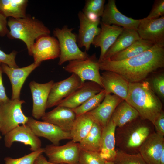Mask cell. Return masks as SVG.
Segmentation results:
<instances>
[{
  "mask_svg": "<svg viewBox=\"0 0 164 164\" xmlns=\"http://www.w3.org/2000/svg\"><path fill=\"white\" fill-rule=\"evenodd\" d=\"M100 69L114 72L128 82H140L150 73L164 67V47L154 45L136 56L120 61L109 59L99 62Z\"/></svg>",
  "mask_w": 164,
  "mask_h": 164,
  "instance_id": "6da1fadb",
  "label": "cell"
},
{
  "mask_svg": "<svg viewBox=\"0 0 164 164\" xmlns=\"http://www.w3.org/2000/svg\"><path fill=\"white\" fill-rule=\"evenodd\" d=\"M125 101L138 111L142 119L149 121L153 125L162 111L160 99L149 83L145 80L129 83Z\"/></svg>",
  "mask_w": 164,
  "mask_h": 164,
  "instance_id": "7a4b0ae2",
  "label": "cell"
},
{
  "mask_svg": "<svg viewBox=\"0 0 164 164\" xmlns=\"http://www.w3.org/2000/svg\"><path fill=\"white\" fill-rule=\"evenodd\" d=\"M10 30L7 35L8 38L18 39L23 41L26 46L29 55L35 39L45 36L50 35V31L41 22L30 16L15 19L10 18L7 21Z\"/></svg>",
  "mask_w": 164,
  "mask_h": 164,
  "instance_id": "3957f363",
  "label": "cell"
},
{
  "mask_svg": "<svg viewBox=\"0 0 164 164\" xmlns=\"http://www.w3.org/2000/svg\"><path fill=\"white\" fill-rule=\"evenodd\" d=\"M137 119L120 128L115 135L116 143L123 149H138L151 133L150 127Z\"/></svg>",
  "mask_w": 164,
  "mask_h": 164,
  "instance_id": "277c9868",
  "label": "cell"
},
{
  "mask_svg": "<svg viewBox=\"0 0 164 164\" xmlns=\"http://www.w3.org/2000/svg\"><path fill=\"white\" fill-rule=\"evenodd\" d=\"M73 29L65 25L61 29L56 28L53 31L59 45V65L67 61L85 60L90 56L86 51H82L80 49L77 43V35L72 32Z\"/></svg>",
  "mask_w": 164,
  "mask_h": 164,
  "instance_id": "5b68a950",
  "label": "cell"
},
{
  "mask_svg": "<svg viewBox=\"0 0 164 164\" xmlns=\"http://www.w3.org/2000/svg\"><path fill=\"white\" fill-rule=\"evenodd\" d=\"M20 99H9L0 104V132L4 135L20 124L26 123L29 117L23 113Z\"/></svg>",
  "mask_w": 164,
  "mask_h": 164,
  "instance_id": "8992f818",
  "label": "cell"
},
{
  "mask_svg": "<svg viewBox=\"0 0 164 164\" xmlns=\"http://www.w3.org/2000/svg\"><path fill=\"white\" fill-rule=\"evenodd\" d=\"M64 69L68 73L77 75L83 83L86 80L93 81L103 88L99 72V63L95 54L85 60L69 61Z\"/></svg>",
  "mask_w": 164,
  "mask_h": 164,
  "instance_id": "52a82bcc",
  "label": "cell"
},
{
  "mask_svg": "<svg viewBox=\"0 0 164 164\" xmlns=\"http://www.w3.org/2000/svg\"><path fill=\"white\" fill-rule=\"evenodd\" d=\"M44 153L48 158V161L56 164H78L80 149L78 142L72 140L64 145L59 146L53 144L46 145Z\"/></svg>",
  "mask_w": 164,
  "mask_h": 164,
  "instance_id": "ba28073f",
  "label": "cell"
},
{
  "mask_svg": "<svg viewBox=\"0 0 164 164\" xmlns=\"http://www.w3.org/2000/svg\"><path fill=\"white\" fill-rule=\"evenodd\" d=\"M76 74H72L62 80L54 83L48 97L46 109L57 106L83 84Z\"/></svg>",
  "mask_w": 164,
  "mask_h": 164,
  "instance_id": "9c48e42d",
  "label": "cell"
},
{
  "mask_svg": "<svg viewBox=\"0 0 164 164\" xmlns=\"http://www.w3.org/2000/svg\"><path fill=\"white\" fill-rule=\"evenodd\" d=\"M136 31L141 39L164 47V16L154 19H140Z\"/></svg>",
  "mask_w": 164,
  "mask_h": 164,
  "instance_id": "30bf717a",
  "label": "cell"
},
{
  "mask_svg": "<svg viewBox=\"0 0 164 164\" xmlns=\"http://www.w3.org/2000/svg\"><path fill=\"white\" fill-rule=\"evenodd\" d=\"M26 124L36 136L47 139L54 145H59L60 142L62 140H72L70 132H65L52 124L29 117Z\"/></svg>",
  "mask_w": 164,
  "mask_h": 164,
  "instance_id": "8fae6325",
  "label": "cell"
},
{
  "mask_svg": "<svg viewBox=\"0 0 164 164\" xmlns=\"http://www.w3.org/2000/svg\"><path fill=\"white\" fill-rule=\"evenodd\" d=\"M60 55L58 40L48 35L41 36L36 39L29 55L33 57L34 62L40 64L43 61L59 57Z\"/></svg>",
  "mask_w": 164,
  "mask_h": 164,
  "instance_id": "7c38bea8",
  "label": "cell"
},
{
  "mask_svg": "<svg viewBox=\"0 0 164 164\" xmlns=\"http://www.w3.org/2000/svg\"><path fill=\"white\" fill-rule=\"evenodd\" d=\"M4 136L5 145L8 148H10L15 142L29 145L32 152L41 148L40 139L26 124L18 125Z\"/></svg>",
  "mask_w": 164,
  "mask_h": 164,
  "instance_id": "4fadbf2b",
  "label": "cell"
},
{
  "mask_svg": "<svg viewBox=\"0 0 164 164\" xmlns=\"http://www.w3.org/2000/svg\"><path fill=\"white\" fill-rule=\"evenodd\" d=\"M164 150V136L157 132L151 133L138 149L139 153L148 164H160Z\"/></svg>",
  "mask_w": 164,
  "mask_h": 164,
  "instance_id": "5bb4252c",
  "label": "cell"
},
{
  "mask_svg": "<svg viewBox=\"0 0 164 164\" xmlns=\"http://www.w3.org/2000/svg\"><path fill=\"white\" fill-rule=\"evenodd\" d=\"M54 83L51 80L43 84L33 81L29 83L33 100L32 114L36 119L41 118L46 113L48 97Z\"/></svg>",
  "mask_w": 164,
  "mask_h": 164,
  "instance_id": "9a60e30c",
  "label": "cell"
},
{
  "mask_svg": "<svg viewBox=\"0 0 164 164\" xmlns=\"http://www.w3.org/2000/svg\"><path fill=\"white\" fill-rule=\"evenodd\" d=\"M78 17L80 27L77 42L80 48L84 47L86 51L90 49L94 38L99 33L101 28L98 27L100 18L92 19L86 16L82 11L79 12Z\"/></svg>",
  "mask_w": 164,
  "mask_h": 164,
  "instance_id": "2e32d148",
  "label": "cell"
},
{
  "mask_svg": "<svg viewBox=\"0 0 164 164\" xmlns=\"http://www.w3.org/2000/svg\"><path fill=\"white\" fill-rule=\"evenodd\" d=\"M101 22L107 25L122 26L123 29L137 30L140 19H135L121 13L118 9L114 0H109L104 6Z\"/></svg>",
  "mask_w": 164,
  "mask_h": 164,
  "instance_id": "e0dca14e",
  "label": "cell"
},
{
  "mask_svg": "<svg viewBox=\"0 0 164 164\" xmlns=\"http://www.w3.org/2000/svg\"><path fill=\"white\" fill-rule=\"evenodd\" d=\"M40 65L34 62L25 67L14 68L1 63L3 73L8 76L11 84V99H20L21 90L25 81L30 73Z\"/></svg>",
  "mask_w": 164,
  "mask_h": 164,
  "instance_id": "ac0fdd59",
  "label": "cell"
},
{
  "mask_svg": "<svg viewBox=\"0 0 164 164\" xmlns=\"http://www.w3.org/2000/svg\"><path fill=\"white\" fill-rule=\"evenodd\" d=\"M103 89L95 82L91 81L85 82L69 96L63 100L57 106L71 109L76 108Z\"/></svg>",
  "mask_w": 164,
  "mask_h": 164,
  "instance_id": "d6986e66",
  "label": "cell"
},
{
  "mask_svg": "<svg viewBox=\"0 0 164 164\" xmlns=\"http://www.w3.org/2000/svg\"><path fill=\"white\" fill-rule=\"evenodd\" d=\"M76 117L72 109L57 106L51 111L46 112L41 118L43 121L53 124L63 131L70 133Z\"/></svg>",
  "mask_w": 164,
  "mask_h": 164,
  "instance_id": "ffe728a7",
  "label": "cell"
},
{
  "mask_svg": "<svg viewBox=\"0 0 164 164\" xmlns=\"http://www.w3.org/2000/svg\"><path fill=\"white\" fill-rule=\"evenodd\" d=\"M101 80L105 95L112 93L126 100L129 83L121 76L114 72L105 71L101 73Z\"/></svg>",
  "mask_w": 164,
  "mask_h": 164,
  "instance_id": "44dd1931",
  "label": "cell"
},
{
  "mask_svg": "<svg viewBox=\"0 0 164 164\" xmlns=\"http://www.w3.org/2000/svg\"><path fill=\"white\" fill-rule=\"evenodd\" d=\"M101 30L94 39L92 44L96 47H99L101 53L98 62L101 61L107 50L113 44L122 31L123 28L114 25H109L100 22Z\"/></svg>",
  "mask_w": 164,
  "mask_h": 164,
  "instance_id": "7402d4cb",
  "label": "cell"
},
{
  "mask_svg": "<svg viewBox=\"0 0 164 164\" xmlns=\"http://www.w3.org/2000/svg\"><path fill=\"white\" fill-rule=\"evenodd\" d=\"M123 100L114 94L106 95L101 103L88 112L92 115L95 121L103 128L109 122L117 106Z\"/></svg>",
  "mask_w": 164,
  "mask_h": 164,
  "instance_id": "603a6c76",
  "label": "cell"
},
{
  "mask_svg": "<svg viewBox=\"0 0 164 164\" xmlns=\"http://www.w3.org/2000/svg\"><path fill=\"white\" fill-rule=\"evenodd\" d=\"M116 127L111 118L107 125L102 128L99 153L106 161L114 162L116 155Z\"/></svg>",
  "mask_w": 164,
  "mask_h": 164,
  "instance_id": "cb8c5ba5",
  "label": "cell"
},
{
  "mask_svg": "<svg viewBox=\"0 0 164 164\" xmlns=\"http://www.w3.org/2000/svg\"><path fill=\"white\" fill-rule=\"evenodd\" d=\"M140 39H141L136 30L123 29L115 42L106 52L102 60L110 58L115 54L126 49L135 41Z\"/></svg>",
  "mask_w": 164,
  "mask_h": 164,
  "instance_id": "d4e9b609",
  "label": "cell"
},
{
  "mask_svg": "<svg viewBox=\"0 0 164 164\" xmlns=\"http://www.w3.org/2000/svg\"><path fill=\"white\" fill-rule=\"evenodd\" d=\"M94 121L88 112L77 116L70 132L71 140L80 142L89 132Z\"/></svg>",
  "mask_w": 164,
  "mask_h": 164,
  "instance_id": "484cf974",
  "label": "cell"
},
{
  "mask_svg": "<svg viewBox=\"0 0 164 164\" xmlns=\"http://www.w3.org/2000/svg\"><path fill=\"white\" fill-rule=\"evenodd\" d=\"M139 116L138 111L125 101L123 100L117 106L111 118L116 127L120 128Z\"/></svg>",
  "mask_w": 164,
  "mask_h": 164,
  "instance_id": "4316f807",
  "label": "cell"
},
{
  "mask_svg": "<svg viewBox=\"0 0 164 164\" xmlns=\"http://www.w3.org/2000/svg\"><path fill=\"white\" fill-rule=\"evenodd\" d=\"M28 2L26 0H0V12L6 18L25 17Z\"/></svg>",
  "mask_w": 164,
  "mask_h": 164,
  "instance_id": "83f0119b",
  "label": "cell"
},
{
  "mask_svg": "<svg viewBox=\"0 0 164 164\" xmlns=\"http://www.w3.org/2000/svg\"><path fill=\"white\" fill-rule=\"evenodd\" d=\"M154 45L149 41L140 39L135 41L126 49L115 54L109 59L114 61L128 59L149 49Z\"/></svg>",
  "mask_w": 164,
  "mask_h": 164,
  "instance_id": "f1b7e54d",
  "label": "cell"
},
{
  "mask_svg": "<svg viewBox=\"0 0 164 164\" xmlns=\"http://www.w3.org/2000/svg\"><path fill=\"white\" fill-rule=\"evenodd\" d=\"M102 128L94 121L89 132L79 142L80 149L99 152Z\"/></svg>",
  "mask_w": 164,
  "mask_h": 164,
  "instance_id": "f546056e",
  "label": "cell"
},
{
  "mask_svg": "<svg viewBox=\"0 0 164 164\" xmlns=\"http://www.w3.org/2000/svg\"><path fill=\"white\" fill-rule=\"evenodd\" d=\"M105 2V0H86L82 12L90 19H97L103 15Z\"/></svg>",
  "mask_w": 164,
  "mask_h": 164,
  "instance_id": "4dcf8cb0",
  "label": "cell"
},
{
  "mask_svg": "<svg viewBox=\"0 0 164 164\" xmlns=\"http://www.w3.org/2000/svg\"><path fill=\"white\" fill-rule=\"evenodd\" d=\"M105 96L103 89L100 92L90 98L78 107L72 109L76 117L89 112L97 108L102 102Z\"/></svg>",
  "mask_w": 164,
  "mask_h": 164,
  "instance_id": "1f68e13d",
  "label": "cell"
},
{
  "mask_svg": "<svg viewBox=\"0 0 164 164\" xmlns=\"http://www.w3.org/2000/svg\"><path fill=\"white\" fill-rule=\"evenodd\" d=\"M114 162L115 164H148L139 152L131 154L121 150L116 151Z\"/></svg>",
  "mask_w": 164,
  "mask_h": 164,
  "instance_id": "d6a6232c",
  "label": "cell"
},
{
  "mask_svg": "<svg viewBox=\"0 0 164 164\" xmlns=\"http://www.w3.org/2000/svg\"><path fill=\"white\" fill-rule=\"evenodd\" d=\"M105 161L99 152L80 149L78 164H105Z\"/></svg>",
  "mask_w": 164,
  "mask_h": 164,
  "instance_id": "836d02e7",
  "label": "cell"
},
{
  "mask_svg": "<svg viewBox=\"0 0 164 164\" xmlns=\"http://www.w3.org/2000/svg\"><path fill=\"white\" fill-rule=\"evenodd\" d=\"M44 148H41L39 149L18 158L13 159L7 157L4 160L5 164H34L37 158L44 153Z\"/></svg>",
  "mask_w": 164,
  "mask_h": 164,
  "instance_id": "e575fe53",
  "label": "cell"
},
{
  "mask_svg": "<svg viewBox=\"0 0 164 164\" xmlns=\"http://www.w3.org/2000/svg\"><path fill=\"white\" fill-rule=\"evenodd\" d=\"M164 0H156L148 15L146 17L149 19H154L164 16Z\"/></svg>",
  "mask_w": 164,
  "mask_h": 164,
  "instance_id": "d590c367",
  "label": "cell"
},
{
  "mask_svg": "<svg viewBox=\"0 0 164 164\" xmlns=\"http://www.w3.org/2000/svg\"><path fill=\"white\" fill-rule=\"evenodd\" d=\"M154 91L162 98L164 97V75L162 73L155 77L152 81Z\"/></svg>",
  "mask_w": 164,
  "mask_h": 164,
  "instance_id": "8d00e7d4",
  "label": "cell"
},
{
  "mask_svg": "<svg viewBox=\"0 0 164 164\" xmlns=\"http://www.w3.org/2000/svg\"><path fill=\"white\" fill-rule=\"evenodd\" d=\"M17 53V52L13 51L8 54L0 49V63L5 64L12 68L19 67L15 61Z\"/></svg>",
  "mask_w": 164,
  "mask_h": 164,
  "instance_id": "74e56055",
  "label": "cell"
},
{
  "mask_svg": "<svg viewBox=\"0 0 164 164\" xmlns=\"http://www.w3.org/2000/svg\"><path fill=\"white\" fill-rule=\"evenodd\" d=\"M153 125L156 132L164 136V113L162 111L155 120Z\"/></svg>",
  "mask_w": 164,
  "mask_h": 164,
  "instance_id": "f35d334b",
  "label": "cell"
},
{
  "mask_svg": "<svg viewBox=\"0 0 164 164\" xmlns=\"http://www.w3.org/2000/svg\"><path fill=\"white\" fill-rule=\"evenodd\" d=\"M5 16L0 12V36L3 37L9 32L7 27V21Z\"/></svg>",
  "mask_w": 164,
  "mask_h": 164,
  "instance_id": "ab89813d",
  "label": "cell"
},
{
  "mask_svg": "<svg viewBox=\"0 0 164 164\" xmlns=\"http://www.w3.org/2000/svg\"><path fill=\"white\" fill-rule=\"evenodd\" d=\"M2 73L1 63H0V104L5 102L9 99L6 94L3 84L2 76Z\"/></svg>",
  "mask_w": 164,
  "mask_h": 164,
  "instance_id": "60d3db41",
  "label": "cell"
},
{
  "mask_svg": "<svg viewBox=\"0 0 164 164\" xmlns=\"http://www.w3.org/2000/svg\"><path fill=\"white\" fill-rule=\"evenodd\" d=\"M34 164H56L51 163L47 160L42 154L40 155L36 159Z\"/></svg>",
  "mask_w": 164,
  "mask_h": 164,
  "instance_id": "b9f144b4",
  "label": "cell"
},
{
  "mask_svg": "<svg viewBox=\"0 0 164 164\" xmlns=\"http://www.w3.org/2000/svg\"><path fill=\"white\" fill-rule=\"evenodd\" d=\"M160 164H164V150L161 154L160 160Z\"/></svg>",
  "mask_w": 164,
  "mask_h": 164,
  "instance_id": "7bdbcfd3",
  "label": "cell"
},
{
  "mask_svg": "<svg viewBox=\"0 0 164 164\" xmlns=\"http://www.w3.org/2000/svg\"><path fill=\"white\" fill-rule=\"evenodd\" d=\"M105 164H115L113 161H105Z\"/></svg>",
  "mask_w": 164,
  "mask_h": 164,
  "instance_id": "ee69618b",
  "label": "cell"
},
{
  "mask_svg": "<svg viewBox=\"0 0 164 164\" xmlns=\"http://www.w3.org/2000/svg\"><path fill=\"white\" fill-rule=\"evenodd\" d=\"M2 138V137L0 134V140L1 139V138Z\"/></svg>",
  "mask_w": 164,
  "mask_h": 164,
  "instance_id": "f6af8a7d",
  "label": "cell"
}]
</instances>
